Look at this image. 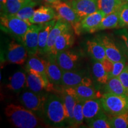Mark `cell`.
Wrapping results in <instances>:
<instances>
[{
    "instance_id": "obj_35",
    "label": "cell",
    "mask_w": 128,
    "mask_h": 128,
    "mask_svg": "<svg viewBox=\"0 0 128 128\" xmlns=\"http://www.w3.org/2000/svg\"><path fill=\"white\" fill-rule=\"evenodd\" d=\"M119 28L128 27V2H124L119 9Z\"/></svg>"
},
{
    "instance_id": "obj_10",
    "label": "cell",
    "mask_w": 128,
    "mask_h": 128,
    "mask_svg": "<svg viewBox=\"0 0 128 128\" xmlns=\"http://www.w3.org/2000/svg\"><path fill=\"white\" fill-rule=\"evenodd\" d=\"M51 7L55 10L58 19L70 23L72 28L81 20V18L67 2L60 1L51 4Z\"/></svg>"
},
{
    "instance_id": "obj_12",
    "label": "cell",
    "mask_w": 128,
    "mask_h": 128,
    "mask_svg": "<svg viewBox=\"0 0 128 128\" xmlns=\"http://www.w3.org/2000/svg\"><path fill=\"white\" fill-rule=\"evenodd\" d=\"M26 87L35 92H42L55 91V87L52 84H48L40 75L33 71H27Z\"/></svg>"
},
{
    "instance_id": "obj_22",
    "label": "cell",
    "mask_w": 128,
    "mask_h": 128,
    "mask_svg": "<svg viewBox=\"0 0 128 128\" xmlns=\"http://www.w3.org/2000/svg\"><path fill=\"white\" fill-rule=\"evenodd\" d=\"M57 20V19H54L50 22L42 24V28L39 34L38 55H46V49L49 33Z\"/></svg>"
},
{
    "instance_id": "obj_43",
    "label": "cell",
    "mask_w": 128,
    "mask_h": 128,
    "mask_svg": "<svg viewBox=\"0 0 128 128\" xmlns=\"http://www.w3.org/2000/svg\"><path fill=\"white\" fill-rule=\"evenodd\" d=\"M63 1H68V0H63Z\"/></svg>"
},
{
    "instance_id": "obj_13",
    "label": "cell",
    "mask_w": 128,
    "mask_h": 128,
    "mask_svg": "<svg viewBox=\"0 0 128 128\" xmlns=\"http://www.w3.org/2000/svg\"><path fill=\"white\" fill-rule=\"evenodd\" d=\"M55 56L57 64L63 71L76 70L79 60L77 54L66 50L58 52Z\"/></svg>"
},
{
    "instance_id": "obj_31",
    "label": "cell",
    "mask_w": 128,
    "mask_h": 128,
    "mask_svg": "<svg viewBox=\"0 0 128 128\" xmlns=\"http://www.w3.org/2000/svg\"><path fill=\"white\" fill-rule=\"evenodd\" d=\"M38 3L34 1H32L31 2L26 4L25 6L21 8L17 13L13 14L14 16L18 18L26 21V22H30V19L33 16L34 12V7H36Z\"/></svg>"
},
{
    "instance_id": "obj_16",
    "label": "cell",
    "mask_w": 128,
    "mask_h": 128,
    "mask_svg": "<svg viewBox=\"0 0 128 128\" xmlns=\"http://www.w3.org/2000/svg\"><path fill=\"white\" fill-rule=\"evenodd\" d=\"M71 25L70 23L61 19H58L56 21L55 26L53 27L49 33V39L46 49V55H48L53 54L55 43L58 36L66 30H71Z\"/></svg>"
},
{
    "instance_id": "obj_15",
    "label": "cell",
    "mask_w": 128,
    "mask_h": 128,
    "mask_svg": "<svg viewBox=\"0 0 128 128\" xmlns=\"http://www.w3.org/2000/svg\"><path fill=\"white\" fill-rule=\"evenodd\" d=\"M47 56L46 72L48 79L54 87L62 86V70L57 64L55 55L50 54Z\"/></svg>"
},
{
    "instance_id": "obj_2",
    "label": "cell",
    "mask_w": 128,
    "mask_h": 128,
    "mask_svg": "<svg viewBox=\"0 0 128 128\" xmlns=\"http://www.w3.org/2000/svg\"><path fill=\"white\" fill-rule=\"evenodd\" d=\"M45 120L54 127H64L67 122V114L62 97L51 94L48 96L43 110Z\"/></svg>"
},
{
    "instance_id": "obj_5",
    "label": "cell",
    "mask_w": 128,
    "mask_h": 128,
    "mask_svg": "<svg viewBox=\"0 0 128 128\" xmlns=\"http://www.w3.org/2000/svg\"><path fill=\"white\" fill-rule=\"evenodd\" d=\"M48 95L27 90L20 92L19 100L22 104L34 113H43Z\"/></svg>"
},
{
    "instance_id": "obj_28",
    "label": "cell",
    "mask_w": 128,
    "mask_h": 128,
    "mask_svg": "<svg viewBox=\"0 0 128 128\" xmlns=\"http://www.w3.org/2000/svg\"><path fill=\"white\" fill-rule=\"evenodd\" d=\"M119 28V10L106 15L97 27L96 32Z\"/></svg>"
},
{
    "instance_id": "obj_32",
    "label": "cell",
    "mask_w": 128,
    "mask_h": 128,
    "mask_svg": "<svg viewBox=\"0 0 128 128\" xmlns=\"http://www.w3.org/2000/svg\"><path fill=\"white\" fill-rule=\"evenodd\" d=\"M111 128H128V112L123 114L113 116L109 119Z\"/></svg>"
},
{
    "instance_id": "obj_3",
    "label": "cell",
    "mask_w": 128,
    "mask_h": 128,
    "mask_svg": "<svg viewBox=\"0 0 128 128\" xmlns=\"http://www.w3.org/2000/svg\"><path fill=\"white\" fill-rule=\"evenodd\" d=\"M1 28L23 43L24 37L29 27L33 24L22 20L14 15L1 14L0 18Z\"/></svg>"
},
{
    "instance_id": "obj_17",
    "label": "cell",
    "mask_w": 128,
    "mask_h": 128,
    "mask_svg": "<svg viewBox=\"0 0 128 128\" xmlns=\"http://www.w3.org/2000/svg\"><path fill=\"white\" fill-rule=\"evenodd\" d=\"M60 92H61V97L63 98L64 105L66 108L67 123L70 127H72L74 109L78 101L70 87H62Z\"/></svg>"
},
{
    "instance_id": "obj_38",
    "label": "cell",
    "mask_w": 128,
    "mask_h": 128,
    "mask_svg": "<svg viewBox=\"0 0 128 128\" xmlns=\"http://www.w3.org/2000/svg\"><path fill=\"white\" fill-rule=\"evenodd\" d=\"M120 35L121 38L122 39L123 41L124 42V44H125L126 47L128 48V32L126 30L124 29L122 30L120 32Z\"/></svg>"
},
{
    "instance_id": "obj_30",
    "label": "cell",
    "mask_w": 128,
    "mask_h": 128,
    "mask_svg": "<svg viewBox=\"0 0 128 128\" xmlns=\"http://www.w3.org/2000/svg\"><path fill=\"white\" fill-rule=\"evenodd\" d=\"M32 1V0H7L5 6L1 10V12H2V14L13 15Z\"/></svg>"
},
{
    "instance_id": "obj_39",
    "label": "cell",
    "mask_w": 128,
    "mask_h": 128,
    "mask_svg": "<svg viewBox=\"0 0 128 128\" xmlns=\"http://www.w3.org/2000/svg\"><path fill=\"white\" fill-rule=\"evenodd\" d=\"M44 1H45L46 2L48 3L49 4H52L54 3H55L56 2H58V1H61V0H44Z\"/></svg>"
},
{
    "instance_id": "obj_21",
    "label": "cell",
    "mask_w": 128,
    "mask_h": 128,
    "mask_svg": "<svg viewBox=\"0 0 128 128\" xmlns=\"http://www.w3.org/2000/svg\"><path fill=\"white\" fill-rule=\"evenodd\" d=\"M103 44L106 54L107 58L110 61L114 62L124 60L120 51L112 40L108 37L104 36L97 38Z\"/></svg>"
},
{
    "instance_id": "obj_14",
    "label": "cell",
    "mask_w": 128,
    "mask_h": 128,
    "mask_svg": "<svg viewBox=\"0 0 128 128\" xmlns=\"http://www.w3.org/2000/svg\"><path fill=\"white\" fill-rule=\"evenodd\" d=\"M100 98L91 99L85 101L82 105L84 121L87 124L98 118L104 112Z\"/></svg>"
},
{
    "instance_id": "obj_29",
    "label": "cell",
    "mask_w": 128,
    "mask_h": 128,
    "mask_svg": "<svg viewBox=\"0 0 128 128\" xmlns=\"http://www.w3.org/2000/svg\"><path fill=\"white\" fill-rule=\"evenodd\" d=\"M92 71L94 78L99 84L105 85L109 80V75L102 62L94 60Z\"/></svg>"
},
{
    "instance_id": "obj_37",
    "label": "cell",
    "mask_w": 128,
    "mask_h": 128,
    "mask_svg": "<svg viewBox=\"0 0 128 128\" xmlns=\"http://www.w3.org/2000/svg\"><path fill=\"white\" fill-rule=\"evenodd\" d=\"M118 78L128 92V65H126L124 71L122 72Z\"/></svg>"
},
{
    "instance_id": "obj_19",
    "label": "cell",
    "mask_w": 128,
    "mask_h": 128,
    "mask_svg": "<svg viewBox=\"0 0 128 128\" xmlns=\"http://www.w3.org/2000/svg\"><path fill=\"white\" fill-rule=\"evenodd\" d=\"M47 60H43L38 55L29 57L26 63V71H33L40 75L48 84H51L48 79L46 72Z\"/></svg>"
},
{
    "instance_id": "obj_8",
    "label": "cell",
    "mask_w": 128,
    "mask_h": 128,
    "mask_svg": "<svg viewBox=\"0 0 128 128\" xmlns=\"http://www.w3.org/2000/svg\"><path fill=\"white\" fill-rule=\"evenodd\" d=\"M28 56V52L24 44L14 40L10 41L8 44L6 56L10 63L22 65L26 61Z\"/></svg>"
},
{
    "instance_id": "obj_11",
    "label": "cell",
    "mask_w": 128,
    "mask_h": 128,
    "mask_svg": "<svg viewBox=\"0 0 128 128\" xmlns=\"http://www.w3.org/2000/svg\"><path fill=\"white\" fill-rule=\"evenodd\" d=\"M66 2L81 20L98 10L96 0H68Z\"/></svg>"
},
{
    "instance_id": "obj_4",
    "label": "cell",
    "mask_w": 128,
    "mask_h": 128,
    "mask_svg": "<svg viewBox=\"0 0 128 128\" xmlns=\"http://www.w3.org/2000/svg\"><path fill=\"white\" fill-rule=\"evenodd\" d=\"M100 99L104 110L112 116L128 112V97L105 92Z\"/></svg>"
},
{
    "instance_id": "obj_34",
    "label": "cell",
    "mask_w": 128,
    "mask_h": 128,
    "mask_svg": "<svg viewBox=\"0 0 128 128\" xmlns=\"http://www.w3.org/2000/svg\"><path fill=\"white\" fill-rule=\"evenodd\" d=\"M88 127L90 128H110L109 119L107 118L106 115L104 113L98 118H96L93 120L88 124Z\"/></svg>"
},
{
    "instance_id": "obj_6",
    "label": "cell",
    "mask_w": 128,
    "mask_h": 128,
    "mask_svg": "<svg viewBox=\"0 0 128 128\" xmlns=\"http://www.w3.org/2000/svg\"><path fill=\"white\" fill-rule=\"evenodd\" d=\"M105 16V14L100 10L88 15L81 19L79 23L74 27V31L77 35L87 33H94Z\"/></svg>"
},
{
    "instance_id": "obj_42",
    "label": "cell",
    "mask_w": 128,
    "mask_h": 128,
    "mask_svg": "<svg viewBox=\"0 0 128 128\" xmlns=\"http://www.w3.org/2000/svg\"><path fill=\"white\" fill-rule=\"evenodd\" d=\"M125 1H126V2H128V0H125Z\"/></svg>"
},
{
    "instance_id": "obj_33",
    "label": "cell",
    "mask_w": 128,
    "mask_h": 128,
    "mask_svg": "<svg viewBox=\"0 0 128 128\" xmlns=\"http://www.w3.org/2000/svg\"><path fill=\"white\" fill-rule=\"evenodd\" d=\"M84 102H78L76 103L73 113L72 127H78L81 125L84 121V114L82 112V105Z\"/></svg>"
},
{
    "instance_id": "obj_23",
    "label": "cell",
    "mask_w": 128,
    "mask_h": 128,
    "mask_svg": "<svg viewBox=\"0 0 128 128\" xmlns=\"http://www.w3.org/2000/svg\"><path fill=\"white\" fill-rule=\"evenodd\" d=\"M74 38L71 29L63 32L56 39L53 54L56 55L58 52L68 50L72 46Z\"/></svg>"
},
{
    "instance_id": "obj_36",
    "label": "cell",
    "mask_w": 128,
    "mask_h": 128,
    "mask_svg": "<svg viewBox=\"0 0 128 128\" xmlns=\"http://www.w3.org/2000/svg\"><path fill=\"white\" fill-rule=\"evenodd\" d=\"M126 66L125 60L113 62V68L110 75V79L112 77H118L122 72L124 71Z\"/></svg>"
},
{
    "instance_id": "obj_18",
    "label": "cell",
    "mask_w": 128,
    "mask_h": 128,
    "mask_svg": "<svg viewBox=\"0 0 128 128\" xmlns=\"http://www.w3.org/2000/svg\"><path fill=\"white\" fill-rule=\"evenodd\" d=\"M54 19L58 20L55 10L51 6H42L35 10L33 16L29 22L32 24H42Z\"/></svg>"
},
{
    "instance_id": "obj_26",
    "label": "cell",
    "mask_w": 128,
    "mask_h": 128,
    "mask_svg": "<svg viewBox=\"0 0 128 128\" xmlns=\"http://www.w3.org/2000/svg\"><path fill=\"white\" fill-rule=\"evenodd\" d=\"M104 92L118 96L128 97V92L118 77H112L105 84Z\"/></svg>"
},
{
    "instance_id": "obj_40",
    "label": "cell",
    "mask_w": 128,
    "mask_h": 128,
    "mask_svg": "<svg viewBox=\"0 0 128 128\" xmlns=\"http://www.w3.org/2000/svg\"><path fill=\"white\" fill-rule=\"evenodd\" d=\"M7 0H0V4H1V10L3 8L7 2Z\"/></svg>"
},
{
    "instance_id": "obj_41",
    "label": "cell",
    "mask_w": 128,
    "mask_h": 128,
    "mask_svg": "<svg viewBox=\"0 0 128 128\" xmlns=\"http://www.w3.org/2000/svg\"><path fill=\"white\" fill-rule=\"evenodd\" d=\"M32 1H34V2H36L37 3H39L42 1V0H32Z\"/></svg>"
},
{
    "instance_id": "obj_20",
    "label": "cell",
    "mask_w": 128,
    "mask_h": 128,
    "mask_svg": "<svg viewBox=\"0 0 128 128\" xmlns=\"http://www.w3.org/2000/svg\"><path fill=\"white\" fill-rule=\"evenodd\" d=\"M79 102H85L91 99L100 98L103 94L96 91L92 86L79 85L70 87Z\"/></svg>"
},
{
    "instance_id": "obj_9",
    "label": "cell",
    "mask_w": 128,
    "mask_h": 128,
    "mask_svg": "<svg viewBox=\"0 0 128 128\" xmlns=\"http://www.w3.org/2000/svg\"><path fill=\"white\" fill-rule=\"evenodd\" d=\"M42 24H33L28 28L24 37L23 44L28 52V56L38 55L39 34Z\"/></svg>"
},
{
    "instance_id": "obj_24",
    "label": "cell",
    "mask_w": 128,
    "mask_h": 128,
    "mask_svg": "<svg viewBox=\"0 0 128 128\" xmlns=\"http://www.w3.org/2000/svg\"><path fill=\"white\" fill-rule=\"evenodd\" d=\"M27 74L23 71H18L14 72L9 78L8 88L16 93H20L26 87Z\"/></svg>"
},
{
    "instance_id": "obj_1",
    "label": "cell",
    "mask_w": 128,
    "mask_h": 128,
    "mask_svg": "<svg viewBox=\"0 0 128 128\" xmlns=\"http://www.w3.org/2000/svg\"><path fill=\"white\" fill-rule=\"evenodd\" d=\"M5 114L11 124L18 128H35L42 122L35 113L23 106L10 104L5 108Z\"/></svg>"
},
{
    "instance_id": "obj_27",
    "label": "cell",
    "mask_w": 128,
    "mask_h": 128,
    "mask_svg": "<svg viewBox=\"0 0 128 128\" xmlns=\"http://www.w3.org/2000/svg\"><path fill=\"white\" fill-rule=\"evenodd\" d=\"M98 10L108 15L119 10L124 0H96Z\"/></svg>"
},
{
    "instance_id": "obj_25",
    "label": "cell",
    "mask_w": 128,
    "mask_h": 128,
    "mask_svg": "<svg viewBox=\"0 0 128 128\" xmlns=\"http://www.w3.org/2000/svg\"><path fill=\"white\" fill-rule=\"evenodd\" d=\"M86 45L87 52L94 60L103 62L107 59L104 48L97 38L92 40H87Z\"/></svg>"
},
{
    "instance_id": "obj_7",
    "label": "cell",
    "mask_w": 128,
    "mask_h": 128,
    "mask_svg": "<svg viewBox=\"0 0 128 128\" xmlns=\"http://www.w3.org/2000/svg\"><path fill=\"white\" fill-rule=\"evenodd\" d=\"M79 85L92 86V79L88 76L87 73L85 71H62V87H73Z\"/></svg>"
}]
</instances>
